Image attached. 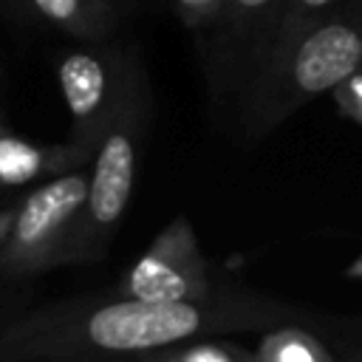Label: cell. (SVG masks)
I'll return each mask as SVG.
<instances>
[{"mask_svg": "<svg viewBox=\"0 0 362 362\" xmlns=\"http://www.w3.org/2000/svg\"><path fill=\"white\" fill-rule=\"evenodd\" d=\"M362 65V3L328 14L272 45L252 79L257 122L272 124L297 105L334 90Z\"/></svg>", "mask_w": 362, "mask_h": 362, "instance_id": "1", "label": "cell"}, {"mask_svg": "<svg viewBox=\"0 0 362 362\" xmlns=\"http://www.w3.org/2000/svg\"><path fill=\"white\" fill-rule=\"evenodd\" d=\"M201 325L195 305L181 300H124L90 314L88 337L107 351H147L187 339Z\"/></svg>", "mask_w": 362, "mask_h": 362, "instance_id": "2", "label": "cell"}, {"mask_svg": "<svg viewBox=\"0 0 362 362\" xmlns=\"http://www.w3.org/2000/svg\"><path fill=\"white\" fill-rule=\"evenodd\" d=\"M286 0H226L218 23L209 28L212 34V59L226 65L232 74L249 71V79L260 71Z\"/></svg>", "mask_w": 362, "mask_h": 362, "instance_id": "3", "label": "cell"}, {"mask_svg": "<svg viewBox=\"0 0 362 362\" xmlns=\"http://www.w3.org/2000/svg\"><path fill=\"white\" fill-rule=\"evenodd\" d=\"M124 59L113 48H76L57 62V79L76 127L99 124L116 99Z\"/></svg>", "mask_w": 362, "mask_h": 362, "instance_id": "4", "label": "cell"}, {"mask_svg": "<svg viewBox=\"0 0 362 362\" xmlns=\"http://www.w3.org/2000/svg\"><path fill=\"white\" fill-rule=\"evenodd\" d=\"M133 139L127 130H110L102 141V150L96 156L93 178L88 184V206L99 226H107L119 221V215L127 206L130 187H133Z\"/></svg>", "mask_w": 362, "mask_h": 362, "instance_id": "5", "label": "cell"}, {"mask_svg": "<svg viewBox=\"0 0 362 362\" xmlns=\"http://www.w3.org/2000/svg\"><path fill=\"white\" fill-rule=\"evenodd\" d=\"M88 184L90 181L85 175L71 173L37 187L17 215V223H14L17 246H34L48 235H54L85 204Z\"/></svg>", "mask_w": 362, "mask_h": 362, "instance_id": "6", "label": "cell"}, {"mask_svg": "<svg viewBox=\"0 0 362 362\" xmlns=\"http://www.w3.org/2000/svg\"><path fill=\"white\" fill-rule=\"evenodd\" d=\"M28 6L65 34L90 42L110 37L116 25V8L110 0H28Z\"/></svg>", "mask_w": 362, "mask_h": 362, "instance_id": "7", "label": "cell"}, {"mask_svg": "<svg viewBox=\"0 0 362 362\" xmlns=\"http://www.w3.org/2000/svg\"><path fill=\"white\" fill-rule=\"evenodd\" d=\"M356 3H362V0H286L283 3V17H280V25H277V34H274V42H280L286 37H294L297 31L308 28L311 23H317V20L328 17V14H337V11L348 8V6H356Z\"/></svg>", "mask_w": 362, "mask_h": 362, "instance_id": "8", "label": "cell"}, {"mask_svg": "<svg viewBox=\"0 0 362 362\" xmlns=\"http://www.w3.org/2000/svg\"><path fill=\"white\" fill-rule=\"evenodd\" d=\"M133 291L141 300H181L187 294V283L156 260H144L133 274Z\"/></svg>", "mask_w": 362, "mask_h": 362, "instance_id": "9", "label": "cell"}, {"mask_svg": "<svg viewBox=\"0 0 362 362\" xmlns=\"http://www.w3.org/2000/svg\"><path fill=\"white\" fill-rule=\"evenodd\" d=\"M173 6L189 31H209L218 23L226 0H173Z\"/></svg>", "mask_w": 362, "mask_h": 362, "instance_id": "10", "label": "cell"}, {"mask_svg": "<svg viewBox=\"0 0 362 362\" xmlns=\"http://www.w3.org/2000/svg\"><path fill=\"white\" fill-rule=\"evenodd\" d=\"M334 93H337L339 105H342L351 116L362 119V65H359L348 79H342V82L334 88Z\"/></svg>", "mask_w": 362, "mask_h": 362, "instance_id": "11", "label": "cell"}, {"mask_svg": "<svg viewBox=\"0 0 362 362\" xmlns=\"http://www.w3.org/2000/svg\"><path fill=\"white\" fill-rule=\"evenodd\" d=\"M348 274H351V277H362V257H359L356 263L348 266Z\"/></svg>", "mask_w": 362, "mask_h": 362, "instance_id": "12", "label": "cell"}]
</instances>
